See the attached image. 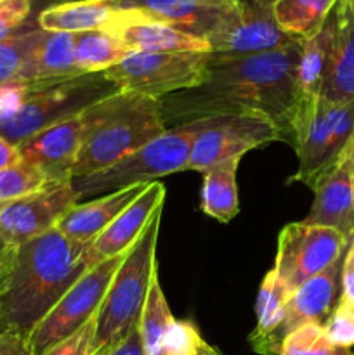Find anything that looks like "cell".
Instances as JSON below:
<instances>
[{
	"instance_id": "1",
	"label": "cell",
	"mask_w": 354,
	"mask_h": 355,
	"mask_svg": "<svg viewBox=\"0 0 354 355\" xmlns=\"http://www.w3.org/2000/svg\"><path fill=\"white\" fill-rule=\"evenodd\" d=\"M301 42L248 55L210 52L207 78L200 87L160 99L165 123L179 120L183 125L214 114H248L271 121L283 141L292 144Z\"/></svg>"
},
{
	"instance_id": "2",
	"label": "cell",
	"mask_w": 354,
	"mask_h": 355,
	"mask_svg": "<svg viewBox=\"0 0 354 355\" xmlns=\"http://www.w3.org/2000/svg\"><path fill=\"white\" fill-rule=\"evenodd\" d=\"M87 246L76 245L58 229L17 248L12 270L0 295V318L7 329L30 336L35 326L87 272Z\"/></svg>"
},
{
	"instance_id": "3",
	"label": "cell",
	"mask_w": 354,
	"mask_h": 355,
	"mask_svg": "<svg viewBox=\"0 0 354 355\" xmlns=\"http://www.w3.org/2000/svg\"><path fill=\"white\" fill-rule=\"evenodd\" d=\"M80 116L82 137L73 179L108 168L167 130L162 101L127 90L103 97Z\"/></svg>"
},
{
	"instance_id": "4",
	"label": "cell",
	"mask_w": 354,
	"mask_h": 355,
	"mask_svg": "<svg viewBox=\"0 0 354 355\" xmlns=\"http://www.w3.org/2000/svg\"><path fill=\"white\" fill-rule=\"evenodd\" d=\"M118 87L103 73L61 82L7 85L0 89V137L19 146L47 127L83 113Z\"/></svg>"
},
{
	"instance_id": "5",
	"label": "cell",
	"mask_w": 354,
	"mask_h": 355,
	"mask_svg": "<svg viewBox=\"0 0 354 355\" xmlns=\"http://www.w3.org/2000/svg\"><path fill=\"white\" fill-rule=\"evenodd\" d=\"M163 205L156 208L137 241L130 246L115 272L96 318V349L106 355L139 328L142 309L156 270V241Z\"/></svg>"
},
{
	"instance_id": "6",
	"label": "cell",
	"mask_w": 354,
	"mask_h": 355,
	"mask_svg": "<svg viewBox=\"0 0 354 355\" xmlns=\"http://www.w3.org/2000/svg\"><path fill=\"white\" fill-rule=\"evenodd\" d=\"M200 128V120L167 128L137 151L124 156L108 168L71 180L80 201L115 193L135 184H151L170 173L187 170L191 146Z\"/></svg>"
},
{
	"instance_id": "7",
	"label": "cell",
	"mask_w": 354,
	"mask_h": 355,
	"mask_svg": "<svg viewBox=\"0 0 354 355\" xmlns=\"http://www.w3.org/2000/svg\"><path fill=\"white\" fill-rule=\"evenodd\" d=\"M353 139L354 101L346 104L318 101L295 130L292 146L297 151L298 168L292 182H302L312 189L342 162Z\"/></svg>"
},
{
	"instance_id": "8",
	"label": "cell",
	"mask_w": 354,
	"mask_h": 355,
	"mask_svg": "<svg viewBox=\"0 0 354 355\" xmlns=\"http://www.w3.org/2000/svg\"><path fill=\"white\" fill-rule=\"evenodd\" d=\"M210 52H130L104 75L118 90L163 99L205 82Z\"/></svg>"
},
{
	"instance_id": "9",
	"label": "cell",
	"mask_w": 354,
	"mask_h": 355,
	"mask_svg": "<svg viewBox=\"0 0 354 355\" xmlns=\"http://www.w3.org/2000/svg\"><path fill=\"white\" fill-rule=\"evenodd\" d=\"M124 257L125 253L94 266L62 295L61 300L49 311V314L28 336L35 355L45 354L49 349L78 331L87 321L96 318L101 302Z\"/></svg>"
},
{
	"instance_id": "10",
	"label": "cell",
	"mask_w": 354,
	"mask_h": 355,
	"mask_svg": "<svg viewBox=\"0 0 354 355\" xmlns=\"http://www.w3.org/2000/svg\"><path fill=\"white\" fill-rule=\"evenodd\" d=\"M200 128L191 146L187 170H205L228 159H242L245 153L274 141H283L280 130L264 118L248 114H214L198 118Z\"/></svg>"
},
{
	"instance_id": "11",
	"label": "cell",
	"mask_w": 354,
	"mask_h": 355,
	"mask_svg": "<svg viewBox=\"0 0 354 355\" xmlns=\"http://www.w3.org/2000/svg\"><path fill=\"white\" fill-rule=\"evenodd\" d=\"M349 239L333 229L292 222L278 236L273 270L294 293L305 281L318 276L342 257Z\"/></svg>"
},
{
	"instance_id": "12",
	"label": "cell",
	"mask_w": 354,
	"mask_h": 355,
	"mask_svg": "<svg viewBox=\"0 0 354 355\" xmlns=\"http://www.w3.org/2000/svg\"><path fill=\"white\" fill-rule=\"evenodd\" d=\"M274 0H236L224 24L208 38L212 54L248 55L288 45L290 38L278 28L273 14Z\"/></svg>"
},
{
	"instance_id": "13",
	"label": "cell",
	"mask_w": 354,
	"mask_h": 355,
	"mask_svg": "<svg viewBox=\"0 0 354 355\" xmlns=\"http://www.w3.org/2000/svg\"><path fill=\"white\" fill-rule=\"evenodd\" d=\"M78 203L71 182L47 186L12 201L0 211V236L19 248L24 243L52 231L66 211Z\"/></svg>"
},
{
	"instance_id": "14",
	"label": "cell",
	"mask_w": 354,
	"mask_h": 355,
	"mask_svg": "<svg viewBox=\"0 0 354 355\" xmlns=\"http://www.w3.org/2000/svg\"><path fill=\"white\" fill-rule=\"evenodd\" d=\"M117 10H135L151 19L208 40L228 21L236 0H104Z\"/></svg>"
},
{
	"instance_id": "15",
	"label": "cell",
	"mask_w": 354,
	"mask_h": 355,
	"mask_svg": "<svg viewBox=\"0 0 354 355\" xmlns=\"http://www.w3.org/2000/svg\"><path fill=\"white\" fill-rule=\"evenodd\" d=\"M80 114L47 127L17 146L19 162L38 170L51 186L71 182L82 137Z\"/></svg>"
},
{
	"instance_id": "16",
	"label": "cell",
	"mask_w": 354,
	"mask_h": 355,
	"mask_svg": "<svg viewBox=\"0 0 354 355\" xmlns=\"http://www.w3.org/2000/svg\"><path fill=\"white\" fill-rule=\"evenodd\" d=\"M165 200V186L156 180L151 182L137 200L132 201L89 246L83 253L87 269H92L97 263L113 257L124 255L130 250L148 225L149 218L162 207Z\"/></svg>"
},
{
	"instance_id": "17",
	"label": "cell",
	"mask_w": 354,
	"mask_h": 355,
	"mask_svg": "<svg viewBox=\"0 0 354 355\" xmlns=\"http://www.w3.org/2000/svg\"><path fill=\"white\" fill-rule=\"evenodd\" d=\"M344 255L292 293L281 326V340L304 324H325L342 295Z\"/></svg>"
},
{
	"instance_id": "18",
	"label": "cell",
	"mask_w": 354,
	"mask_h": 355,
	"mask_svg": "<svg viewBox=\"0 0 354 355\" xmlns=\"http://www.w3.org/2000/svg\"><path fill=\"white\" fill-rule=\"evenodd\" d=\"M108 30L130 52H210V45L203 38L135 10H120L118 19Z\"/></svg>"
},
{
	"instance_id": "19",
	"label": "cell",
	"mask_w": 354,
	"mask_h": 355,
	"mask_svg": "<svg viewBox=\"0 0 354 355\" xmlns=\"http://www.w3.org/2000/svg\"><path fill=\"white\" fill-rule=\"evenodd\" d=\"M333 14L335 31L319 101L346 104L354 101V3L337 2Z\"/></svg>"
},
{
	"instance_id": "20",
	"label": "cell",
	"mask_w": 354,
	"mask_h": 355,
	"mask_svg": "<svg viewBox=\"0 0 354 355\" xmlns=\"http://www.w3.org/2000/svg\"><path fill=\"white\" fill-rule=\"evenodd\" d=\"M149 184H135L69 208L56 229L76 245L89 246Z\"/></svg>"
},
{
	"instance_id": "21",
	"label": "cell",
	"mask_w": 354,
	"mask_h": 355,
	"mask_svg": "<svg viewBox=\"0 0 354 355\" xmlns=\"http://www.w3.org/2000/svg\"><path fill=\"white\" fill-rule=\"evenodd\" d=\"M314 201L302 222L339 231L346 238L354 236V186L346 159L314 187Z\"/></svg>"
},
{
	"instance_id": "22",
	"label": "cell",
	"mask_w": 354,
	"mask_h": 355,
	"mask_svg": "<svg viewBox=\"0 0 354 355\" xmlns=\"http://www.w3.org/2000/svg\"><path fill=\"white\" fill-rule=\"evenodd\" d=\"M333 31H335V14L332 12L325 26L318 33L301 42L297 76H295V85H297V114H295L294 135L298 123L314 110V106L319 101L326 61H328L330 47H332ZM292 142H294V139H292Z\"/></svg>"
},
{
	"instance_id": "23",
	"label": "cell",
	"mask_w": 354,
	"mask_h": 355,
	"mask_svg": "<svg viewBox=\"0 0 354 355\" xmlns=\"http://www.w3.org/2000/svg\"><path fill=\"white\" fill-rule=\"evenodd\" d=\"M292 291L273 269L264 276L257 295V326L250 333L248 343L257 354L278 355L281 349V326L287 315Z\"/></svg>"
},
{
	"instance_id": "24",
	"label": "cell",
	"mask_w": 354,
	"mask_h": 355,
	"mask_svg": "<svg viewBox=\"0 0 354 355\" xmlns=\"http://www.w3.org/2000/svg\"><path fill=\"white\" fill-rule=\"evenodd\" d=\"M120 16V10L104 0H66L42 9L37 16L38 28L45 31L82 33V31L108 30Z\"/></svg>"
},
{
	"instance_id": "25",
	"label": "cell",
	"mask_w": 354,
	"mask_h": 355,
	"mask_svg": "<svg viewBox=\"0 0 354 355\" xmlns=\"http://www.w3.org/2000/svg\"><path fill=\"white\" fill-rule=\"evenodd\" d=\"M82 75L75 61V35L45 31L17 85L61 82Z\"/></svg>"
},
{
	"instance_id": "26",
	"label": "cell",
	"mask_w": 354,
	"mask_h": 355,
	"mask_svg": "<svg viewBox=\"0 0 354 355\" xmlns=\"http://www.w3.org/2000/svg\"><path fill=\"white\" fill-rule=\"evenodd\" d=\"M239 159H228L203 172L201 186V210L208 217L228 224L238 215V172Z\"/></svg>"
},
{
	"instance_id": "27",
	"label": "cell",
	"mask_w": 354,
	"mask_h": 355,
	"mask_svg": "<svg viewBox=\"0 0 354 355\" xmlns=\"http://www.w3.org/2000/svg\"><path fill=\"white\" fill-rule=\"evenodd\" d=\"M339 0H274L273 14L278 28L295 40L318 33Z\"/></svg>"
},
{
	"instance_id": "28",
	"label": "cell",
	"mask_w": 354,
	"mask_h": 355,
	"mask_svg": "<svg viewBox=\"0 0 354 355\" xmlns=\"http://www.w3.org/2000/svg\"><path fill=\"white\" fill-rule=\"evenodd\" d=\"M130 54L124 42L110 30L75 33V61L83 75L103 73Z\"/></svg>"
},
{
	"instance_id": "29",
	"label": "cell",
	"mask_w": 354,
	"mask_h": 355,
	"mask_svg": "<svg viewBox=\"0 0 354 355\" xmlns=\"http://www.w3.org/2000/svg\"><path fill=\"white\" fill-rule=\"evenodd\" d=\"M45 30L26 26L12 37L0 42V89L21 83L28 62L44 38Z\"/></svg>"
},
{
	"instance_id": "30",
	"label": "cell",
	"mask_w": 354,
	"mask_h": 355,
	"mask_svg": "<svg viewBox=\"0 0 354 355\" xmlns=\"http://www.w3.org/2000/svg\"><path fill=\"white\" fill-rule=\"evenodd\" d=\"M278 355H354V352L333 345L323 326L304 324L288 333Z\"/></svg>"
},
{
	"instance_id": "31",
	"label": "cell",
	"mask_w": 354,
	"mask_h": 355,
	"mask_svg": "<svg viewBox=\"0 0 354 355\" xmlns=\"http://www.w3.org/2000/svg\"><path fill=\"white\" fill-rule=\"evenodd\" d=\"M47 186L51 184L38 170L21 162L9 168L0 170V211L9 207L12 201Z\"/></svg>"
},
{
	"instance_id": "32",
	"label": "cell",
	"mask_w": 354,
	"mask_h": 355,
	"mask_svg": "<svg viewBox=\"0 0 354 355\" xmlns=\"http://www.w3.org/2000/svg\"><path fill=\"white\" fill-rule=\"evenodd\" d=\"M207 345L191 321H174L155 355H200Z\"/></svg>"
},
{
	"instance_id": "33",
	"label": "cell",
	"mask_w": 354,
	"mask_h": 355,
	"mask_svg": "<svg viewBox=\"0 0 354 355\" xmlns=\"http://www.w3.org/2000/svg\"><path fill=\"white\" fill-rule=\"evenodd\" d=\"M330 342L342 349L354 347V302L340 298L337 307L323 324Z\"/></svg>"
},
{
	"instance_id": "34",
	"label": "cell",
	"mask_w": 354,
	"mask_h": 355,
	"mask_svg": "<svg viewBox=\"0 0 354 355\" xmlns=\"http://www.w3.org/2000/svg\"><path fill=\"white\" fill-rule=\"evenodd\" d=\"M35 0H0V42L26 28Z\"/></svg>"
},
{
	"instance_id": "35",
	"label": "cell",
	"mask_w": 354,
	"mask_h": 355,
	"mask_svg": "<svg viewBox=\"0 0 354 355\" xmlns=\"http://www.w3.org/2000/svg\"><path fill=\"white\" fill-rule=\"evenodd\" d=\"M42 355H99L96 349V321H87L78 331L69 335Z\"/></svg>"
},
{
	"instance_id": "36",
	"label": "cell",
	"mask_w": 354,
	"mask_h": 355,
	"mask_svg": "<svg viewBox=\"0 0 354 355\" xmlns=\"http://www.w3.org/2000/svg\"><path fill=\"white\" fill-rule=\"evenodd\" d=\"M0 355H35L26 336L7 329L0 336Z\"/></svg>"
},
{
	"instance_id": "37",
	"label": "cell",
	"mask_w": 354,
	"mask_h": 355,
	"mask_svg": "<svg viewBox=\"0 0 354 355\" xmlns=\"http://www.w3.org/2000/svg\"><path fill=\"white\" fill-rule=\"evenodd\" d=\"M340 298L354 302V236H351L346 255H344L342 295H340Z\"/></svg>"
},
{
	"instance_id": "38",
	"label": "cell",
	"mask_w": 354,
	"mask_h": 355,
	"mask_svg": "<svg viewBox=\"0 0 354 355\" xmlns=\"http://www.w3.org/2000/svg\"><path fill=\"white\" fill-rule=\"evenodd\" d=\"M16 246L9 245V243L0 236V295H2L3 288H6L7 284V279H9L10 276L14 260H16Z\"/></svg>"
},
{
	"instance_id": "39",
	"label": "cell",
	"mask_w": 354,
	"mask_h": 355,
	"mask_svg": "<svg viewBox=\"0 0 354 355\" xmlns=\"http://www.w3.org/2000/svg\"><path fill=\"white\" fill-rule=\"evenodd\" d=\"M106 355H146L144 345H142L141 331L139 328L132 329L125 340H121L115 349H111Z\"/></svg>"
},
{
	"instance_id": "40",
	"label": "cell",
	"mask_w": 354,
	"mask_h": 355,
	"mask_svg": "<svg viewBox=\"0 0 354 355\" xmlns=\"http://www.w3.org/2000/svg\"><path fill=\"white\" fill-rule=\"evenodd\" d=\"M19 163V153L16 146L9 144L6 139L0 137V170H6Z\"/></svg>"
},
{
	"instance_id": "41",
	"label": "cell",
	"mask_w": 354,
	"mask_h": 355,
	"mask_svg": "<svg viewBox=\"0 0 354 355\" xmlns=\"http://www.w3.org/2000/svg\"><path fill=\"white\" fill-rule=\"evenodd\" d=\"M344 159H346L347 170H349L351 179H353V186H354V139H353V142H351L349 148H347L346 156H344Z\"/></svg>"
},
{
	"instance_id": "42",
	"label": "cell",
	"mask_w": 354,
	"mask_h": 355,
	"mask_svg": "<svg viewBox=\"0 0 354 355\" xmlns=\"http://www.w3.org/2000/svg\"><path fill=\"white\" fill-rule=\"evenodd\" d=\"M201 355H221V354H219L215 349H212V347L207 343V345H205V349H203V352H201Z\"/></svg>"
},
{
	"instance_id": "43",
	"label": "cell",
	"mask_w": 354,
	"mask_h": 355,
	"mask_svg": "<svg viewBox=\"0 0 354 355\" xmlns=\"http://www.w3.org/2000/svg\"><path fill=\"white\" fill-rule=\"evenodd\" d=\"M6 331H7V326H6V322H3V319L0 318V336H2Z\"/></svg>"
},
{
	"instance_id": "44",
	"label": "cell",
	"mask_w": 354,
	"mask_h": 355,
	"mask_svg": "<svg viewBox=\"0 0 354 355\" xmlns=\"http://www.w3.org/2000/svg\"><path fill=\"white\" fill-rule=\"evenodd\" d=\"M339 2H349V3H354V0H339Z\"/></svg>"
},
{
	"instance_id": "45",
	"label": "cell",
	"mask_w": 354,
	"mask_h": 355,
	"mask_svg": "<svg viewBox=\"0 0 354 355\" xmlns=\"http://www.w3.org/2000/svg\"><path fill=\"white\" fill-rule=\"evenodd\" d=\"M203 349H205V347H203ZM201 352H203V350H201ZM200 355H201V354H200Z\"/></svg>"
}]
</instances>
